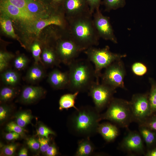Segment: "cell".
<instances>
[{
  "label": "cell",
  "mask_w": 156,
  "mask_h": 156,
  "mask_svg": "<svg viewBox=\"0 0 156 156\" xmlns=\"http://www.w3.org/2000/svg\"><path fill=\"white\" fill-rule=\"evenodd\" d=\"M27 8L29 13L38 19L54 15L52 13L51 6L40 0H27Z\"/></svg>",
  "instance_id": "14"
},
{
  "label": "cell",
  "mask_w": 156,
  "mask_h": 156,
  "mask_svg": "<svg viewBox=\"0 0 156 156\" xmlns=\"http://www.w3.org/2000/svg\"><path fill=\"white\" fill-rule=\"evenodd\" d=\"M151 129L156 131V113L153 114L142 123Z\"/></svg>",
  "instance_id": "33"
},
{
  "label": "cell",
  "mask_w": 156,
  "mask_h": 156,
  "mask_svg": "<svg viewBox=\"0 0 156 156\" xmlns=\"http://www.w3.org/2000/svg\"><path fill=\"white\" fill-rule=\"evenodd\" d=\"M90 13L92 14L96 10L99 9L101 0H87Z\"/></svg>",
  "instance_id": "41"
},
{
  "label": "cell",
  "mask_w": 156,
  "mask_h": 156,
  "mask_svg": "<svg viewBox=\"0 0 156 156\" xmlns=\"http://www.w3.org/2000/svg\"><path fill=\"white\" fill-rule=\"evenodd\" d=\"M144 155L146 156H156V146L148 149Z\"/></svg>",
  "instance_id": "44"
},
{
  "label": "cell",
  "mask_w": 156,
  "mask_h": 156,
  "mask_svg": "<svg viewBox=\"0 0 156 156\" xmlns=\"http://www.w3.org/2000/svg\"><path fill=\"white\" fill-rule=\"evenodd\" d=\"M100 121V114L94 107L83 106L71 114L68 119V127L73 134L89 138L97 133Z\"/></svg>",
  "instance_id": "2"
},
{
  "label": "cell",
  "mask_w": 156,
  "mask_h": 156,
  "mask_svg": "<svg viewBox=\"0 0 156 156\" xmlns=\"http://www.w3.org/2000/svg\"><path fill=\"white\" fill-rule=\"evenodd\" d=\"M45 74L44 67L41 63H34L27 70L25 79L29 83H36L42 79Z\"/></svg>",
  "instance_id": "19"
},
{
  "label": "cell",
  "mask_w": 156,
  "mask_h": 156,
  "mask_svg": "<svg viewBox=\"0 0 156 156\" xmlns=\"http://www.w3.org/2000/svg\"><path fill=\"white\" fill-rule=\"evenodd\" d=\"M46 92L45 90L40 86H25L22 89L20 100L25 104L31 103L42 97Z\"/></svg>",
  "instance_id": "16"
},
{
  "label": "cell",
  "mask_w": 156,
  "mask_h": 156,
  "mask_svg": "<svg viewBox=\"0 0 156 156\" xmlns=\"http://www.w3.org/2000/svg\"><path fill=\"white\" fill-rule=\"evenodd\" d=\"M90 13L68 19L69 31L82 51L99 43V37Z\"/></svg>",
  "instance_id": "1"
},
{
  "label": "cell",
  "mask_w": 156,
  "mask_h": 156,
  "mask_svg": "<svg viewBox=\"0 0 156 156\" xmlns=\"http://www.w3.org/2000/svg\"><path fill=\"white\" fill-rule=\"evenodd\" d=\"M46 154L48 156H55L58 153L57 148L54 144L50 145L47 151Z\"/></svg>",
  "instance_id": "42"
},
{
  "label": "cell",
  "mask_w": 156,
  "mask_h": 156,
  "mask_svg": "<svg viewBox=\"0 0 156 156\" xmlns=\"http://www.w3.org/2000/svg\"><path fill=\"white\" fill-rule=\"evenodd\" d=\"M41 59L42 65L47 67L59 66L61 62L55 50L47 47L43 49Z\"/></svg>",
  "instance_id": "20"
},
{
  "label": "cell",
  "mask_w": 156,
  "mask_h": 156,
  "mask_svg": "<svg viewBox=\"0 0 156 156\" xmlns=\"http://www.w3.org/2000/svg\"><path fill=\"white\" fill-rule=\"evenodd\" d=\"M2 81L6 85L15 86L19 82L21 75L17 71L8 69L1 73Z\"/></svg>",
  "instance_id": "22"
},
{
  "label": "cell",
  "mask_w": 156,
  "mask_h": 156,
  "mask_svg": "<svg viewBox=\"0 0 156 156\" xmlns=\"http://www.w3.org/2000/svg\"><path fill=\"white\" fill-rule=\"evenodd\" d=\"M88 95L92 98L94 107L100 113L108 105L114 98L116 89L96 81L89 88Z\"/></svg>",
  "instance_id": "7"
},
{
  "label": "cell",
  "mask_w": 156,
  "mask_h": 156,
  "mask_svg": "<svg viewBox=\"0 0 156 156\" xmlns=\"http://www.w3.org/2000/svg\"><path fill=\"white\" fill-rule=\"evenodd\" d=\"M47 81L54 89L67 88L69 82L68 71L63 72L57 69H55L49 73Z\"/></svg>",
  "instance_id": "17"
},
{
  "label": "cell",
  "mask_w": 156,
  "mask_h": 156,
  "mask_svg": "<svg viewBox=\"0 0 156 156\" xmlns=\"http://www.w3.org/2000/svg\"><path fill=\"white\" fill-rule=\"evenodd\" d=\"M63 4L68 19L90 13L87 0H64Z\"/></svg>",
  "instance_id": "13"
},
{
  "label": "cell",
  "mask_w": 156,
  "mask_h": 156,
  "mask_svg": "<svg viewBox=\"0 0 156 156\" xmlns=\"http://www.w3.org/2000/svg\"><path fill=\"white\" fill-rule=\"evenodd\" d=\"M30 49L34 60V63H41L42 64L40 56L42 52L40 45L39 42H34L31 45Z\"/></svg>",
  "instance_id": "31"
},
{
  "label": "cell",
  "mask_w": 156,
  "mask_h": 156,
  "mask_svg": "<svg viewBox=\"0 0 156 156\" xmlns=\"http://www.w3.org/2000/svg\"><path fill=\"white\" fill-rule=\"evenodd\" d=\"M10 109L6 105L2 104L0 106V121L2 123L5 121L10 115Z\"/></svg>",
  "instance_id": "35"
},
{
  "label": "cell",
  "mask_w": 156,
  "mask_h": 156,
  "mask_svg": "<svg viewBox=\"0 0 156 156\" xmlns=\"http://www.w3.org/2000/svg\"><path fill=\"white\" fill-rule=\"evenodd\" d=\"M129 102L133 122L140 124L153 114L148 101V93L134 94Z\"/></svg>",
  "instance_id": "8"
},
{
  "label": "cell",
  "mask_w": 156,
  "mask_h": 156,
  "mask_svg": "<svg viewBox=\"0 0 156 156\" xmlns=\"http://www.w3.org/2000/svg\"><path fill=\"white\" fill-rule=\"evenodd\" d=\"M29 61L28 59L24 55H19L14 59L13 65L14 68L18 70L25 69L28 66Z\"/></svg>",
  "instance_id": "30"
},
{
  "label": "cell",
  "mask_w": 156,
  "mask_h": 156,
  "mask_svg": "<svg viewBox=\"0 0 156 156\" xmlns=\"http://www.w3.org/2000/svg\"><path fill=\"white\" fill-rule=\"evenodd\" d=\"M103 3L106 10L109 11L123 7L126 4V0H103Z\"/></svg>",
  "instance_id": "29"
},
{
  "label": "cell",
  "mask_w": 156,
  "mask_h": 156,
  "mask_svg": "<svg viewBox=\"0 0 156 156\" xmlns=\"http://www.w3.org/2000/svg\"><path fill=\"white\" fill-rule=\"evenodd\" d=\"M28 155V151L25 147L22 148L18 153L19 156H27Z\"/></svg>",
  "instance_id": "45"
},
{
  "label": "cell",
  "mask_w": 156,
  "mask_h": 156,
  "mask_svg": "<svg viewBox=\"0 0 156 156\" xmlns=\"http://www.w3.org/2000/svg\"><path fill=\"white\" fill-rule=\"evenodd\" d=\"M88 59L94 65L95 81L99 82L101 70L105 68L114 62L122 59L127 56L126 54H121L112 52L108 46L102 48L93 47L85 50Z\"/></svg>",
  "instance_id": "5"
},
{
  "label": "cell",
  "mask_w": 156,
  "mask_h": 156,
  "mask_svg": "<svg viewBox=\"0 0 156 156\" xmlns=\"http://www.w3.org/2000/svg\"><path fill=\"white\" fill-rule=\"evenodd\" d=\"M9 86H3L0 91V100L5 103L12 99L17 93V89L15 87Z\"/></svg>",
  "instance_id": "26"
},
{
  "label": "cell",
  "mask_w": 156,
  "mask_h": 156,
  "mask_svg": "<svg viewBox=\"0 0 156 156\" xmlns=\"http://www.w3.org/2000/svg\"><path fill=\"white\" fill-rule=\"evenodd\" d=\"M14 55L8 52L1 51L0 52V62L9 63L10 60L14 58Z\"/></svg>",
  "instance_id": "39"
},
{
  "label": "cell",
  "mask_w": 156,
  "mask_h": 156,
  "mask_svg": "<svg viewBox=\"0 0 156 156\" xmlns=\"http://www.w3.org/2000/svg\"><path fill=\"white\" fill-rule=\"evenodd\" d=\"M120 147L130 153L145 154L142 138L140 133L136 131L129 132L121 142Z\"/></svg>",
  "instance_id": "12"
},
{
  "label": "cell",
  "mask_w": 156,
  "mask_h": 156,
  "mask_svg": "<svg viewBox=\"0 0 156 156\" xmlns=\"http://www.w3.org/2000/svg\"><path fill=\"white\" fill-rule=\"evenodd\" d=\"M33 118L32 115L29 112H21L16 115V122L23 128L30 123Z\"/></svg>",
  "instance_id": "28"
},
{
  "label": "cell",
  "mask_w": 156,
  "mask_h": 156,
  "mask_svg": "<svg viewBox=\"0 0 156 156\" xmlns=\"http://www.w3.org/2000/svg\"><path fill=\"white\" fill-rule=\"evenodd\" d=\"M40 144V149L42 153H45L50 146L49 139L44 137H39L38 139Z\"/></svg>",
  "instance_id": "38"
},
{
  "label": "cell",
  "mask_w": 156,
  "mask_h": 156,
  "mask_svg": "<svg viewBox=\"0 0 156 156\" xmlns=\"http://www.w3.org/2000/svg\"><path fill=\"white\" fill-rule=\"evenodd\" d=\"M0 11L10 18L19 21L25 27L38 19L28 12L9 3L0 0Z\"/></svg>",
  "instance_id": "10"
},
{
  "label": "cell",
  "mask_w": 156,
  "mask_h": 156,
  "mask_svg": "<svg viewBox=\"0 0 156 156\" xmlns=\"http://www.w3.org/2000/svg\"><path fill=\"white\" fill-rule=\"evenodd\" d=\"M131 69L133 73L138 76H143L147 71V67L145 64L140 62L133 63L131 66Z\"/></svg>",
  "instance_id": "32"
},
{
  "label": "cell",
  "mask_w": 156,
  "mask_h": 156,
  "mask_svg": "<svg viewBox=\"0 0 156 156\" xmlns=\"http://www.w3.org/2000/svg\"><path fill=\"white\" fill-rule=\"evenodd\" d=\"M97 133L108 142L114 141L119 134L118 129L117 127L108 122L99 124L97 129Z\"/></svg>",
  "instance_id": "18"
},
{
  "label": "cell",
  "mask_w": 156,
  "mask_h": 156,
  "mask_svg": "<svg viewBox=\"0 0 156 156\" xmlns=\"http://www.w3.org/2000/svg\"><path fill=\"white\" fill-rule=\"evenodd\" d=\"M149 81L151 86L148 99L153 114L156 113V81L153 79L149 78Z\"/></svg>",
  "instance_id": "27"
},
{
  "label": "cell",
  "mask_w": 156,
  "mask_h": 156,
  "mask_svg": "<svg viewBox=\"0 0 156 156\" xmlns=\"http://www.w3.org/2000/svg\"><path fill=\"white\" fill-rule=\"evenodd\" d=\"M20 135L17 133L11 132L6 133L5 135V138L6 140L10 141L18 139L19 138Z\"/></svg>",
  "instance_id": "43"
},
{
  "label": "cell",
  "mask_w": 156,
  "mask_h": 156,
  "mask_svg": "<svg viewBox=\"0 0 156 156\" xmlns=\"http://www.w3.org/2000/svg\"><path fill=\"white\" fill-rule=\"evenodd\" d=\"M79 92H76L72 93L64 94L60 97L59 101V109L62 110L73 107L75 109H78L75 106V101Z\"/></svg>",
  "instance_id": "24"
},
{
  "label": "cell",
  "mask_w": 156,
  "mask_h": 156,
  "mask_svg": "<svg viewBox=\"0 0 156 156\" xmlns=\"http://www.w3.org/2000/svg\"><path fill=\"white\" fill-rule=\"evenodd\" d=\"M139 125V133L148 149L155 146L156 144V131L143 125Z\"/></svg>",
  "instance_id": "21"
},
{
  "label": "cell",
  "mask_w": 156,
  "mask_h": 156,
  "mask_svg": "<svg viewBox=\"0 0 156 156\" xmlns=\"http://www.w3.org/2000/svg\"><path fill=\"white\" fill-rule=\"evenodd\" d=\"M94 149V145L89 139V138H85L79 142L75 155L90 156L93 153Z\"/></svg>",
  "instance_id": "23"
},
{
  "label": "cell",
  "mask_w": 156,
  "mask_h": 156,
  "mask_svg": "<svg viewBox=\"0 0 156 156\" xmlns=\"http://www.w3.org/2000/svg\"><path fill=\"white\" fill-rule=\"evenodd\" d=\"M6 129L9 132H16L18 133L20 135H23L24 132L23 128L20 127L16 122L13 121L10 122L7 125Z\"/></svg>",
  "instance_id": "34"
},
{
  "label": "cell",
  "mask_w": 156,
  "mask_h": 156,
  "mask_svg": "<svg viewBox=\"0 0 156 156\" xmlns=\"http://www.w3.org/2000/svg\"><path fill=\"white\" fill-rule=\"evenodd\" d=\"M54 3H62L63 4L64 0H52Z\"/></svg>",
  "instance_id": "46"
},
{
  "label": "cell",
  "mask_w": 156,
  "mask_h": 156,
  "mask_svg": "<svg viewBox=\"0 0 156 156\" xmlns=\"http://www.w3.org/2000/svg\"><path fill=\"white\" fill-rule=\"evenodd\" d=\"M17 145L14 144H11L4 146L2 148V152L6 156L13 155L16 151Z\"/></svg>",
  "instance_id": "37"
},
{
  "label": "cell",
  "mask_w": 156,
  "mask_h": 156,
  "mask_svg": "<svg viewBox=\"0 0 156 156\" xmlns=\"http://www.w3.org/2000/svg\"><path fill=\"white\" fill-rule=\"evenodd\" d=\"M63 23L60 16L54 15L48 18L36 20L25 28L29 33L38 35L41 30L47 26L53 25L61 26Z\"/></svg>",
  "instance_id": "15"
},
{
  "label": "cell",
  "mask_w": 156,
  "mask_h": 156,
  "mask_svg": "<svg viewBox=\"0 0 156 156\" xmlns=\"http://www.w3.org/2000/svg\"><path fill=\"white\" fill-rule=\"evenodd\" d=\"M93 20L100 37L105 40H109L115 44L118 43L117 40L109 18L104 16L99 9L95 10Z\"/></svg>",
  "instance_id": "11"
},
{
  "label": "cell",
  "mask_w": 156,
  "mask_h": 156,
  "mask_svg": "<svg viewBox=\"0 0 156 156\" xmlns=\"http://www.w3.org/2000/svg\"><path fill=\"white\" fill-rule=\"evenodd\" d=\"M0 23L1 28L5 33L14 38L18 39L14 32L12 22L9 17L1 14Z\"/></svg>",
  "instance_id": "25"
},
{
  "label": "cell",
  "mask_w": 156,
  "mask_h": 156,
  "mask_svg": "<svg viewBox=\"0 0 156 156\" xmlns=\"http://www.w3.org/2000/svg\"><path fill=\"white\" fill-rule=\"evenodd\" d=\"M101 77L102 83L115 89H125L124 78L126 72L122 59L116 61L106 68Z\"/></svg>",
  "instance_id": "6"
},
{
  "label": "cell",
  "mask_w": 156,
  "mask_h": 156,
  "mask_svg": "<svg viewBox=\"0 0 156 156\" xmlns=\"http://www.w3.org/2000/svg\"><path fill=\"white\" fill-rule=\"evenodd\" d=\"M38 134L42 137L49 138V135L50 134L55 135V133L48 127L43 125H40L38 127Z\"/></svg>",
  "instance_id": "36"
},
{
  "label": "cell",
  "mask_w": 156,
  "mask_h": 156,
  "mask_svg": "<svg viewBox=\"0 0 156 156\" xmlns=\"http://www.w3.org/2000/svg\"><path fill=\"white\" fill-rule=\"evenodd\" d=\"M27 144L28 147L33 151H36L40 149V144L38 140L34 138L29 139Z\"/></svg>",
  "instance_id": "40"
},
{
  "label": "cell",
  "mask_w": 156,
  "mask_h": 156,
  "mask_svg": "<svg viewBox=\"0 0 156 156\" xmlns=\"http://www.w3.org/2000/svg\"><path fill=\"white\" fill-rule=\"evenodd\" d=\"M55 51L61 62L67 65L82 51L70 34L68 38L57 42Z\"/></svg>",
  "instance_id": "9"
},
{
  "label": "cell",
  "mask_w": 156,
  "mask_h": 156,
  "mask_svg": "<svg viewBox=\"0 0 156 156\" xmlns=\"http://www.w3.org/2000/svg\"><path fill=\"white\" fill-rule=\"evenodd\" d=\"M103 114H100V120H109L122 127H127L133 122L129 101L114 98Z\"/></svg>",
  "instance_id": "4"
},
{
  "label": "cell",
  "mask_w": 156,
  "mask_h": 156,
  "mask_svg": "<svg viewBox=\"0 0 156 156\" xmlns=\"http://www.w3.org/2000/svg\"><path fill=\"white\" fill-rule=\"evenodd\" d=\"M87 60H76L68 66L69 82L67 88L70 91L85 92L88 91L95 82L94 68Z\"/></svg>",
  "instance_id": "3"
}]
</instances>
